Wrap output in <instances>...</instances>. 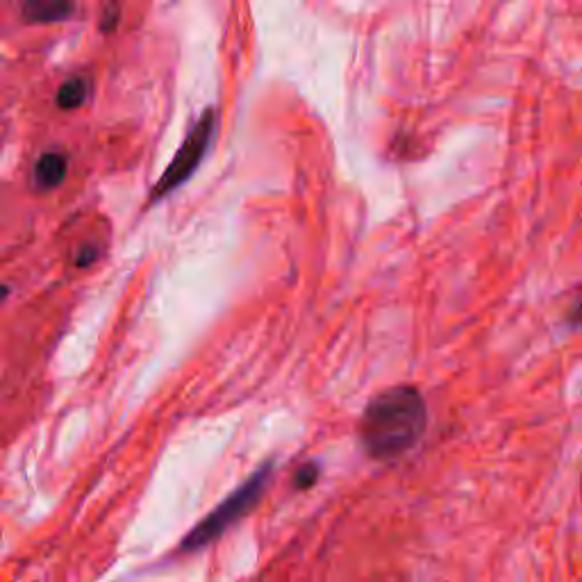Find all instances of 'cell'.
I'll list each match as a JSON object with an SVG mask.
<instances>
[{
  "label": "cell",
  "mask_w": 582,
  "mask_h": 582,
  "mask_svg": "<svg viewBox=\"0 0 582 582\" xmlns=\"http://www.w3.org/2000/svg\"><path fill=\"white\" fill-rule=\"evenodd\" d=\"M426 426L428 407L419 389L396 385L371 398L357 426V439L373 460H394L419 444Z\"/></svg>",
  "instance_id": "obj_1"
},
{
  "label": "cell",
  "mask_w": 582,
  "mask_h": 582,
  "mask_svg": "<svg viewBox=\"0 0 582 582\" xmlns=\"http://www.w3.org/2000/svg\"><path fill=\"white\" fill-rule=\"evenodd\" d=\"M271 473L273 462H266L262 469H257L244 485L235 489L226 501L216 505L203 521H198L196 526L189 530V535L180 542V551L182 553L201 551V548L216 542L230 526H235L237 521L244 519L248 512L255 510V505L262 501L266 487H269Z\"/></svg>",
  "instance_id": "obj_2"
},
{
  "label": "cell",
  "mask_w": 582,
  "mask_h": 582,
  "mask_svg": "<svg viewBox=\"0 0 582 582\" xmlns=\"http://www.w3.org/2000/svg\"><path fill=\"white\" fill-rule=\"evenodd\" d=\"M214 126H216V114L212 110H207L201 116V121L191 128L187 139L182 141L178 153L173 155L169 169H166L160 176V180L155 182V189L151 194L153 201H160V198L169 196L171 191H176L178 187L185 185L191 176H194L196 169L203 162L207 148H210L212 144Z\"/></svg>",
  "instance_id": "obj_3"
},
{
  "label": "cell",
  "mask_w": 582,
  "mask_h": 582,
  "mask_svg": "<svg viewBox=\"0 0 582 582\" xmlns=\"http://www.w3.org/2000/svg\"><path fill=\"white\" fill-rule=\"evenodd\" d=\"M73 0H21V14L28 23H57L69 19Z\"/></svg>",
  "instance_id": "obj_4"
},
{
  "label": "cell",
  "mask_w": 582,
  "mask_h": 582,
  "mask_svg": "<svg viewBox=\"0 0 582 582\" xmlns=\"http://www.w3.org/2000/svg\"><path fill=\"white\" fill-rule=\"evenodd\" d=\"M66 173H69V160L64 153H44L35 166V180L41 189L60 187Z\"/></svg>",
  "instance_id": "obj_5"
},
{
  "label": "cell",
  "mask_w": 582,
  "mask_h": 582,
  "mask_svg": "<svg viewBox=\"0 0 582 582\" xmlns=\"http://www.w3.org/2000/svg\"><path fill=\"white\" fill-rule=\"evenodd\" d=\"M89 96V82L85 78H69L57 91V105L62 110H78Z\"/></svg>",
  "instance_id": "obj_6"
},
{
  "label": "cell",
  "mask_w": 582,
  "mask_h": 582,
  "mask_svg": "<svg viewBox=\"0 0 582 582\" xmlns=\"http://www.w3.org/2000/svg\"><path fill=\"white\" fill-rule=\"evenodd\" d=\"M319 473H321L319 464H314V462L303 464V467L296 471L294 487H296V489H310V487L314 485V482L319 480Z\"/></svg>",
  "instance_id": "obj_7"
},
{
  "label": "cell",
  "mask_w": 582,
  "mask_h": 582,
  "mask_svg": "<svg viewBox=\"0 0 582 582\" xmlns=\"http://www.w3.org/2000/svg\"><path fill=\"white\" fill-rule=\"evenodd\" d=\"M98 257V251L94 246H85V248H80V253H78V260H76V264L78 266H89L91 262H94Z\"/></svg>",
  "instance_id": "obj_8"
},
{
  "label": "cell",
  "mask_w": 582,
  "mask_h": 582,
  "mask_svg": "<svg viewBox=\"0 0 582 582\" xmlns=\"http://www.w3.org/2000/svg\"><path fill=\"white\" fill-rule=\"evenodd\" d=\"M116 19H119V10H116L114 5L107 7V10H105V19L101 23L103 30H112L116 26Z\"/></svg>",
  "instance_id": "obj_9"
},
{
  "label": "cell",
  "mask_w": 582,
  "mask_h": 582,
  "mask_svg": "<svg viewBox=\"0 0 582 582\" xmlns=\"http://www.w3.org/2000/svg\"><path fill=\"white\" fill-rule=\"evenodd\" d=\"M5 296H7V289H5V287H0V303L5 301Z\"/></svg>",
  "instance_id": "obj_10"
}]
</instances>
